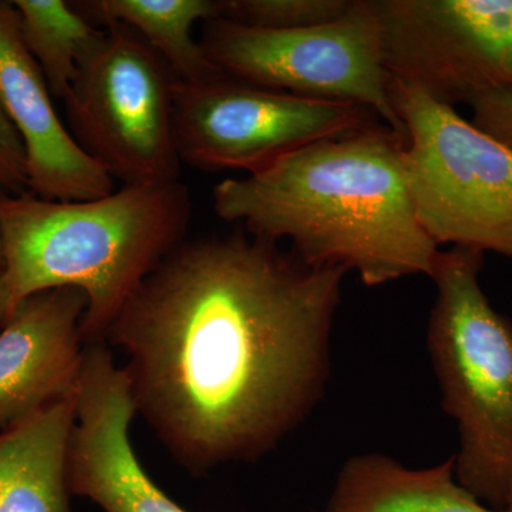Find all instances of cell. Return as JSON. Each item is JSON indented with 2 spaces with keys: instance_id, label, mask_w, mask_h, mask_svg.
I'll return each instance as SVG.
<instances>
[{
  "instance_id": "6da1fadb",
  "label": "cell",
  "mask_w": 512,
  "mask_h": 512,
  "mask_svg": "<svg viewBox=\"0 0 512 512\" xmlns=\"http://www.w3.org/2000/svg\"><path fill=\"white\" fill-rule=\"evenodd\" d=\"M279 244L185 239L107 333L127 353L137 413L191 473L254 463L325 394L348 272Z\"/></svg>"
},
{
  "instance_id": "7a4b0ae2",
  "label": "cell",
  "mask_w": 512,
  "mask_h": 512,
  "mask_svg": "<svg viewBox=\"0 0 512 512\" xmlns=\"http://www.w3.org/2000/svg\"><path fill=\"white\" fill-rule=\"evenodd\" d=\"M404 147L379 121L319 141L215 185V214L254 237L286 239L308 264L356 272L370 288L430 276L440 248L417 221Z\"/></svg>"
},
{
  "instance_id": "3957f363",
  "label": "cell",
  "mask_w": 512,
  "mask_h": 512,
  "mask_svg": "<svg viewBox=\"0 0 512 512\" xmlns=\"http://www.w3.org/2000/svg\"><path fill=\"white\" fill-rule=\"evenodd\" d=\"M187 185H123L92 201L42 200L0 192L3 282L10 311L35 293L76 288L87 298L84 345L106 343L128 299L187 239Z\"/></svg>"
},
{
  "instance_id": "277c9868",
  "label": "cell",
  "mask_w": 512,
  "mask_h": 512,
  "mask_svg": "<svg viewBox=\"0 0 512 512\" xmlns=\"http://www.w3.org/2000/svg\"><path fill=\"white\" fill-rule=\"evenodd\" d=\"M483 264L478 249H440L427 346L458 431L454 477L481 503L504 508L512 484V326L481 288Z\"/></svg>"
},
{
  "instance_id": "5b68a950",
  "label": "cell",
  "mask_w": 512,
  "mask_h": 512,
  "mask_svg": "<svg viewBox=\"0 0 512 512\" xmlns=\"http://www.w3.org/2000/svg\"><path fill=\"white\" fill-rule=\"evenodd\" d=\"M406 130L404 171L417 221L431 241L512 258V150L454 107L390 77Z\"/></svg>"
},
{
  "instance_id": "8992f818",
  "label": "cell",
  "mask_w": 512,
  "mask_h": 512,
  "mask_svg": "<svg viewBox=\"0 0 512 512\" xmlns=\"http://www.w3.org/2000/svg\"><path fill=\"white\" fill-rule=\"evenodd\" d=\"M175 76L136 30L106 26L64 99L70 133L123 185L177 183Z\"/></svg>"
},
{
  "instance_id": "52a82bcc",
  "label": "cell",
  "mask_w": 512,
  "mask_h": 512,
  "mask_svg": "<svg viewBox=\"0 0 512 512\" xmlns=\"http://www.w3.org/2000/svg\"><path fill=\"white\" fill-rule=\"evenodd\" d=\"M200 45L234 79L311 99L362 104L406 140L390 100L375 0H352L342 18L311 28H249L217 16L205 20Z\"/></svg>"
},
{
  "instance_id": "ba28073f",
  "label": "cell",
  "mask_w": 512,
  "mask_h": 512,
  "mask_svg": "<svg viewBox=\"0 0 512 512\" xmlns=\"http://www.w3.org/2000/svg\"><path fill=\"white\" fill-rule=\"evenodd\" d=\"M379 119L350 101L311 99L242 82L228 74L174 87L181 163L201 171L258 174L319 141L355 133Z\"/></svg>"
},
{
  "instance_id": "9c48e42d",
  "label": "cell",
  "mask_w": 512,
  "mask_h": 512,
  "mask_svg": "<svg viewBox=\"0 0 512 512\" xmlns=\"http://www.w3.org/2000/svg\"><path fill=\"white\" fill-rule=\"evenodd\" d=\"M384 69L454 107L512 87V0H375Z\"/></svg>"
},
{
  "instance_id": "30bf717a",
  "label": "cell",
  "mask_w": 512,
  "mask_h": 512,
  "mask_svg": "<svg viewBox=\"0 0 512 512\" xmlns=\"http://www.w3.org/2000/svg\"><path fill=\"white\" fill-rule=\"evenodd\" d=\"M136 414L124 367L117 366L106 343L86 345L67 447L70 494L104 512H188L141 466L130 440Z\"/></svg>"
},
{
  "instance_id": "8fae6325",
  "label": "cell",
  "mask_w": 512,
  "mask_h": 512,
  "mask_svg": "<svg viewBox=\"0 0 512 512\" xmlns=\"http://www.w3.org/2000/svg\"><path fill=\"white\" fill-rule=\"evenodd\" d=\"M0 100L25 148L30 194L76 202L116 191V181L57 116L45 76L23 42L18 12L6 0H0Z\"/></svg>"
},
{
  "instance_id": "7c38bea8",
  "label": "cell",
  "mask_w": 512,
  "mask_h": 512,
  "mask_svg": "<svg viewBox=\"0 0 512 512\" xmlns=\"http://www.w3.org/2000/svg\"><path fill=\"white\" fill-rule=\"evenodd\" d=\"M87 298L49 289L20 301L0 325V431L76 393Z\"/></svg>"
},
{
  "instance_id": "4fadbf2b",
  "label": "cell",
  "mask_w": 512,
  "mask_h": 512,
  "mask_svg": "<svg viewBox=\"0 0 512 512\" xmlns=\"http://www.w3.org/2000/svg\"><path fill=\"white\" fill-rule=\"evenodd\" d=\"M76 393L0 431V512H72L67 447Z\"/></svg>"
},
{
  "instance_id": "5bb4252c",
  "label": "cell",
  "mask_w": 512,
  "mask_h": 512,
  "mask_svg": "<svg viewBox=\"0 0 512 512\" xmlns=\"http://www.w3.org/2000/svg\"><path fill=\"white\" fill-rule=\"evenodd\" d=\"M320 512H507L481 503L454 477L453 457L407 468L384 454H359L340 468Z\"/></svg>"
},
{
  "instance_id": "9a60e30c",
  "label": "cell",
  "mask_w": 512,
  "mask_h": 512,
  "mask_svg": "<svg viewBox=\"0 0 512 512\" xmlns=\"http://www.w3.org/2000/svg\"><path fill=\"white\" fill-rule=\"evenodd\" d=\"M222 6L224 0H96L77 3L76 9L106 26L121 23L136 30L163 57L175 79L195 84L224 74L191 35L195 23L221 16Z\"/></svg>"
},
{
  "instance_id": "2e32d148",
  "label": "cell",
  "mask_w": 512,
  "mask_h": 512,
  "mask_svg": "<svg viewBox=\"0 0 512 512\" xmlns=\"http://www.w3.org/2000/svg\"><path fill=\"white\" fill-rule=\"evenodd\" d=\"M23 42L39 64L53 99L64 101L84 57L106 30L63 0H13Z\"/></svg>"
},
{
  "instance_id": "e0dca14e",
  "label": "cell",
  "mask_w": 512,
  "mask_h": 512,
  "mask_svg": "<svg viewBox=\"0 0 512 512\" xmlns=\"http://www.w3.org/2000/svg\"><path fill=\"white\" fill-rule=\"evenodd\" d=\"M352 0H224L221 18L249 28H311L338 20Z\"/></svg>"
},
{
  "instance_id": "ac0fdd59",
  "label": "cell",
  "mask_w": 512,
  "mask_h": 512,
  "mask_svg": "<svg viewBox=\"0 0 512 512\" xmlns=\"http://www.w3.org/2000/svg\"><path fill=\"white\" fill-rule=\"evenodd\" d=\"M0 192L22 195L28 190L26 154L18 131L10 123L0 100Z\"/></svg>"
},
{
  "instance_id": "d6986e66",
  "label": "cell",
  "mask_w": 512,
  "mask_h": 512,
  "mask_svg": "<svg viewBox=\"0 0 512 512\" xmlns=\"http://www.w3.org/2000/svg\"><path fill=\"white\" fill-rule=\"evenodd\" d=\"M470 107L471 123L512 150V87L484 94Z\"/></svg>"
},
{
  "instance_id": "ffe728a7",
  "label": "cell",
  "mask_w": 512,
  "mask_h": 512,
  "mask_svg": "<svg viewBox=\"0 0 512 512\" xmlns=\"http://www.w3.org/2000/svg\"><path fill=\"white\" fill-rule=\"evenodd\" d=\"M10 312V298L8 288H6L5 282H3L2 272H0V325H2L3 320L6 319V316L9 315Z\"/></svg>"
},
{
  "instance_id": "44dd1931",
  "label": "cell",
  "mask_w": 512,
  "mask_h": 512,
  "mask_svg": "<svg viewBox=\"0 0 512 512\" xmlns=\"http://www.w3.org/2000/svg\"><path fill=\"white\" fill-rule=\"evenodd\" d=\"M5 268V251H3V239L0 235V272Z\"/></svg>"
},
{
  "instance_id": "7402d4cb",
  "label": "cell",
  "mask_w": 512,
  "mask_h": 512,
  "mask_svg": "<svg viewBox=\"0 0 512 512\" xmlns=\"http://www.w3.org/2000/svg\"><path fill=\"white\" fill-rule=\"evenodd\" d=\"M504 510L507 512H512V484L510 487V491H508L507 501H505Z\"/></svg>"
}]
</instances>
